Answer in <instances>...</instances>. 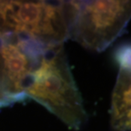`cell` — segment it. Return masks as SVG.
I'll return each instance as SVG.
<instances>
[{
	"mask_svg": "<svg viewBox=\"0 0 131 131\" xmlns=\"http://www.w3.org/2000/svg\"><path fill=\"white\" fill-rule=\"evenodd\" d=\"M25 96L47 108L71 129H80L87 119L63 44L45 49L26 86Z\"/></svg>",
	"mask_w": 131,
	"mask_h": 131,
	"instance_id": "6da1fadb",
	"label": "cell"
},
{
	"mask_svg": "<svg viewBox=\"0 0 131 131\" xmlns=\"http://www.w3.org/2000/svg\"><path fill=\"white\" fill-rule=\"evenodd\" d=\"M72 1H0V38L15 35L45 46L69 38Z\"/></svg>",
	"mask_w": 131,
	"mask_h": 131,
	"instance_id": "7a4b0ae2",
	"label": "cell"
},
{
	"mask_svg": "<svg viewBox=\"0 0 131 131\" xmlns=\"http://www.w3.org/2000/svg\"><path fill=\"white\" fill-rule=\"evenodd\" d=\"M69 38L102 52L120 36L131 20V1H72Z\"/></svg>",
	"mask_w": 131,
	"mask_h": 131,
	"instance_id": "3957f363",
	"label": "cell"
},
{
	"mask_svg": "<svg viewBox=\"0 0 131 131\" xmlns=\"http://www.w3.org/2000/svg\"><path fill=\"white\" fill-rule=\"evenodd\" d=\"M47 47L15 35L0 38V97L5 104L25 97V89Z\"/></svg>",
	"mask_w": 131,
	"mask_h": 131,
	"instance_id": "277c9868",
	"label": "cell"
},
{
	"mask_svg": "<svg viewBox=\"0 0 131 131\" xmlns=\"http://www.w3.org/2000/svg\"><path fill=\"white\" fill-rule=\"evenodd\" d=\"M115 60L119 69L112 94L110 124L115 131H131V43L118 49Z\"/></svg>",
	"mask_w": 131,
	"mask_h": 131,
	"instance_id": "5b68a950",
	"label": "cell"
},
{
	"mask_svg": "<svg viewBox=\"0 0 131 131\" xmlns=\"http://www.w3.org/2000/svg\"><path fill=\"white\" fill-rule=\"evenodd\" d=\"M0 105H4V102H3V101H2L1 97H0Z\"/></svg>",
	"mask_w": 131,
	"mask_h": 131,
	"instance_id": "8992f818",
	"label": "cell"
}]
</instances>
